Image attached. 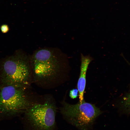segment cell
<instances>
[{"instance_id": "obj_1", "label": "cell", "mask_w": 130, "mask_h": 130, "mask_svg": "<svg viewBox=\"0 0 130 130\" xmlns=\"http://www.w3.org/2000/svg\"><path fill=\"white\" fill-rule=\"evenodd\" d=\"M61 112L67 120L79 130H91L96 118L102 112L95 105L84 99L74 104L64 102Z\"/></svg>"}, {"instance_id": "obj_2", "label": "cell", "mask_w": 130, "mask_h": 130, "mask_svg": "<svg viewBox=\"0 0 130 130\" xmlns=\"http://www.w3.org/2000/svg\"><path fill=\"white\" fill-rule=\"evenodd\" d=\"M0 64L1 79L4 85L24 86L30 78V71L26 58L18 52L4 58Z\"/></svg>"}, {"instance_id": "obj_3", "label": "cell", "mask_w": 130, "mask_h": 130, "mask_svg": "<svg viewBox=\"0 0 130 130\" xmlns=\"http://www.w3.org/2000/svg\"><path fill=\"white\" fill-rule=\"evenodd\" d=\"M24 86L4 85L0 91V113L11 115L26 109L30 106Z\"/></svg>"}, {"instance_id": "obj_4", "label": "cell", "mask_w": 130, "mask_h": 130, "mask_svg": "<svg viewBox=\"0 0 130 130\" xmlns=\"http://www.w3.org/2000/svg\"><path fill=\"white\" fill-rule=\"evenodd\" d=\"M30 122L39 130H52L55 124L56 108L49 100L42 104H35L26 109Z\"/></svg>"}, {"instance_id": "obj_5", "label": "cell", "mask_w": 130, "mask_h": 130, "mask_svg": "<svg viewBox=\"0 0 130 130\" xmlns=\"http://www.w3.org/2000/svg\"><path fill=\"white\" fill-rule=\"evenodd\" d=\"M33 67L35 76L40 79L54 75L59 68L56 57L51 51L42 49L36 52L33 57Z\"/></svg>"}, {"instance_id": "obj_6", "label": "cell", "mask_w": 130, "mask_h": 130, "mask_svg": "<svg viewBox=\"0 0 130 130\" xmlns=\"http://www.w3.org/2000/svg\"><path fill=\"white\" fill-rule=\"evenodd\" d=\"M92 60L90 56H81V65L80 76L77 84L79 93V102L81 103L84 100V95L86 83V75L88 67Z\"/></svg>"}, {"instance_id": "obj_7", "label": "cell", "mask_w": 130, "mask_h": 130, "mask_svg": "<svg viewBox=\"0 0 130 130\" xmlns=\"http://www.w3.org/2000/svg\"><path fill=\"white\" fill-rule=\"evenodd\" d=\"M120 106L121 110L123 113L130 114V92L122 99Z\"/></svg>"}, {"instance_id": "obj_8", "label": "cell", "mask_w": 130, "mask_h": 130, "mask_svg": "<svg viewBox=\"0 0 130 130\" xmlns=\"http://www.w3.org/2000/svg\"><path fill=\"white\" fill-rule=\"evenodd\" d=\"M78 89H73L70 91L69 96L71 98L74 99L76 98L78 96Z\"/></svg>"}, {"instance_id": "obj_9", "label": "cell", "mask_w": 130, "mask_h": 130, "mask_svg": "<svg viewBox=\"0 0 130 130\" xmlns=\"http://www.w3.org/2000/svg\"><path fill=\"white\" fill-rule=\"evenodd\" d=\"M1 30L3 33H6L8 31L9 27L6 25H3L1 26Z\"/></svg>"}]
</instances>
